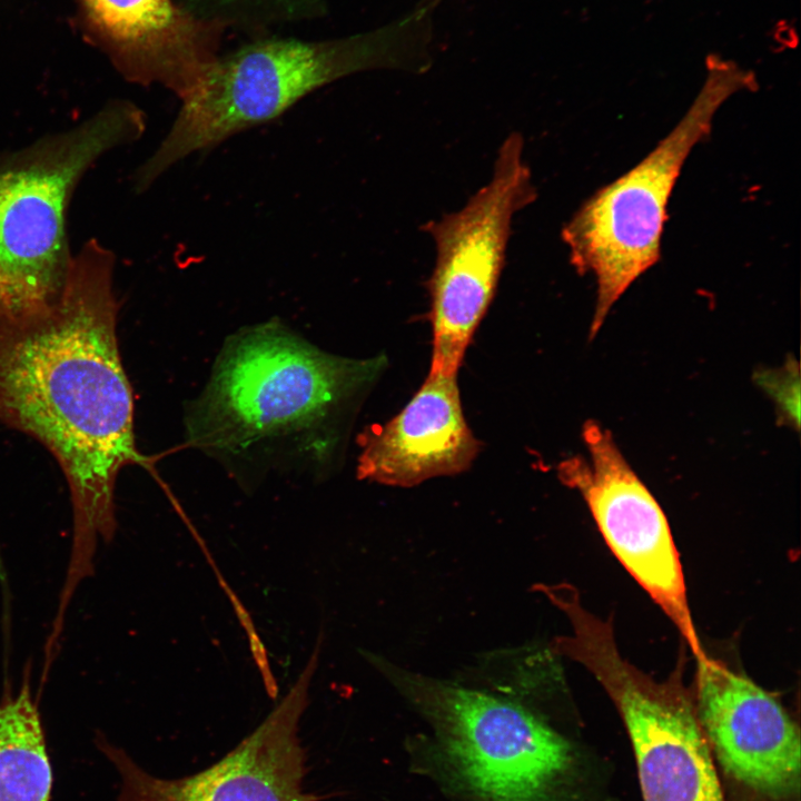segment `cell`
<instances>
[{
	"instance_id": "obj_1",
	"label": "cell",
	"mask_w": 801,
	"mask_h": 801,
	"mask_svg": "<svg viewBox=\"0 0 801 801\" xmlns=\"http://www.w3.org/2000/svg\"><path fill=\"white\" fill-rule=\"evenodd\" d=\"M113 267L112 251L88 240L72 256L56 304L21 319L0 317V422L48 448L69 486L72 538L63 602L93 575L99 543L115 537L120 471L146 466L117 339Z\"/></svg>"
},
{
	"instance_id": "obj_2",
	"label": "cell",
	"mask_w": 801,
	"mask_h": 801,
	"mask_svg": "<svg viewBox=\"0 0 801 801\" xmlns=\"http://www.w3.org/2000/svg\"><path fill=\"white\" fill-rule=\"evenodd\" d=\"M429 13L421 6L375 31L313 44L275 40L206 61L181 98V108L155 152L137 169L146 190L185 157L279 117L309 92L369 68L406 67L427 39ZM411 65V63H409Z\"/></svg>"
},
{
	"instance_id": "obj_3",
	"label": "cell",
	"mask_w": 801,
	"mask_h": 801,
	"mask_svg": "<svg viewBox=\"0 0 801 801\" xmlns=\"http://www.w3.org/2000/svg\"><path fill=\"white\" fill-rule=\"evenodd\" d=\"M383 357L327 354L278 323L241 332L226 345L188 413L190 442L240 453L320 427L370 382Z\"/></svg>"
},
{
	"instance_id": "obj_4",
	"label": "cell",
	"mask_w": 801,
	"mask_h": 801,
	"mask_svg": "<svg viewBox=\"0 0 801 801\" xmlns=\"http://www.w3.org/2000/svg\"><path fill=\"white\" fill-rule=\"evenodd\" d=\"M146 117L118 101L80 125L0 154V317L21 319L57 303L72 256L66 215L87 170L137 140Z\"/></svg>"
},
{
	"instance_id": "obj_5",
	"label": "cell",
	"mask_w": 801,
	"mask_h": 801,
	"mask_svg": "<svg viewBox=\"0 0 801 801\" xmlns=\"http://www.w3.org/2000/svg\"><path fill=\"white\" fill-rule=\"evenodd\" d=\"M705 81L678 125L637 165L597 190L562 230L571 264L596 280L593 339L627 288L660 259L666 207L682 167L734 93L756 90L753 71L711 53Z\"/></svg>"
},
{
	"instance_id": "obj_6",
	"label": "cell",
	"mask_w": 801,
	"mask_h": 801,
	"mask_svg": "<svg viewBox=\"0 0 801 801\" xmlns=\"http://www.w3.org/2000/svg\"><path fill=\"white\" fill-rule=\"evenodd\" d=\"M523 148V137L511 134L498 149L492 179L463 208L422 227L436 249L427 284L433 328L428 374L456 376L495 294L513 216L536 197Z\"/></svg>"
},
{
	"instance_id": "obj_7",
	"label": "cell",
	"mask_w": 801,
	"mask_h": 801,
	"mask_svg": "<svg viewBox=\"0 0 801 801\" xmlns=\"http://www.w3.org/2000/svg\"><path fill=\"white\" fill-rule=\"evenodd\" d=\"M380 666L434 724L463 778L491 801H544L568 769V742L522 705Z\"/></svg>"
},
{
	"instance_id": "obj_8",
	"label": "cell",
	"mask_w": 801,
	"mask_h": 801,
	"mask_svg": "<svg viewBox=\"0 0 801 801\" xmlns=\"http://www.w3.org/2000/svg\"><path fill=\"white\" fill-rule=\"evenodd\" d=\"M568 656L593 674L621 715L644 801H728L693 692L683 683L682 660L657 682L621 655L606 622L584 627Z\"/></svg>"
},
{
	"instance_id": "obj_9",
	"label": "cell",
	"mask_w": 801,
	"mask_h": 801,
	"mask_svg": "<svg viewBox=\"0 0 801 801\" xmlns=\"http://www.w3.org/2000/svg\"><path fill=\"white\" fill-rule=\"evenodd\" d=\"M589 457L560 463L561 482L576 490L605 543L675 625L695 660L708 656L689 607L680 556L668 518L616 445L589 419L582 429Z\"/></svg>"
},
{
	"instance_id": "obj_10",
	"label": "cell",
	"mask_w": 801,
	"mask_h": 801,
	"mask_svg": "<svg viewBox=\"0 0 801 801\" xmlns=\"http://www.w3.org/2000/svg\"><path fill=\"white\" fill-rule=\"evenodd\" d=\"M320 647L317 641L293 686L250 734L191 775L155 777L98 732L96 745L120 778L117 801H320L305 788L307 754L298 735Z\"/></svg>"
},
{
	"instance_id": "obj_11",
	"label": "cell",
	"mask_w": 801,
	"mask_h": 801,
	"mask_svg": "<svg viewBox=\"0 0 801 801\" xmlns=\"http://www.w3.org/2000/svg\"><path fill=\"white\" fill-rule=\"evenodd\" d=\"M695 661L696 714L722 771L767 801L798 799L800 733L787 710L723 663L710 656Z\"/></svg>"
},
{
	"instance_id": "obj_12",
	"label": "cell",
	"mask_w": 801,
	"mask_h": 801,
	"mask_svg": "<svg viewBox=\"0 0 801 801\" xmlns=\"http://www.w3.org/2000/svg\"><path fill=\"white\" fill-rule=\"evenodd\" d=\"M357 476L409 487L466 471L481 449L464 417L456 376L428 374L407 405L359 436Z\"/></svg>"
},
{
	"instance_id": "obj_13",
	"label": "cell",
	"mask_w": 801,
	"mask_h": 801,
	"mask_svg": "<svg viewBox=\"0 0 801 801\" xmlns=\"http://www.w3.org/2000/svg\"><path fill=\"white\" fill-rule=\"evenodd\" d=\"M53 772L30 669L0 701V801H51Z\"/></svg>"
},
{
	"instance_id": "obj_14",
	"label": "cell",
	"mask_w": 801,
	"mask_h": 801,
	"mask_svg": "<svg viewBox=\"0 0 801 801\" xmlns=\"http://www.w3.org/2000/svg\"><path fill=\"white\" fill-rule=\"evenodd\" d=\"M90 18L111 40L141 58L138 75L159 78L174 90L177 72L168 42L180 17L170 0H82Z\"/></svg>"
},
{
	"instance_id": "obj_15",
	"label": "cell",
	"mask_w": 801,
	"mask_h": 801,
	"mask_svg": "<svg viewBox=\"0 0 801 801\" xmlns=\"http://www.w3.org/2000/svg\"><path fill=\"white\" fill-rule=\"evenodd\" d=\"M755 384L774 403L778 419L788 427H800V373L799 363L788 357L777 368H761L754 373Z\"/></svg>"
}]
</instances>
